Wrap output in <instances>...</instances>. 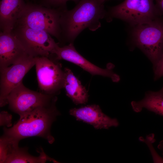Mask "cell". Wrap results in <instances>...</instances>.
Wrapping results in <instances>:
<instances>
[{
    "instance_id": "obj_1",
    "label": "cell",
    "mask_w": 163,
    "mask_h": 163,
    "mask_svg": "<svg viewBox=\"0 0 163 163\" xmlns=\"http://www.w3.org/2000/svg\"><path fill=\"white\" fill-rule=\"evenodd\" d=\"M56 102L39 107L20 117L11 128H4L3 135L1 138L8 143L18 145L19 141L23 139L37 136L45 139L52 144L55 139L51 134V126L60 114L56 106Z\"/></svg>"
},
{
    "instance_id": "obj_2",
    "label": "cell",
    "mask_w": 163,
    "mask_h": 163,
    "mask_svg": "<svg viewBox=\"0 0 163 163\" xmlns=\"http://www.w3.org/2000/svg\"><path fill=\"white\" fill-rule=\"evenodd\" d=\"M104 3L102 0H80L72 9L63 10L60 18L61 43H73L85 29L94 31L100 27V20L105 15Z\"/></svg>"
},
{
    "instance_id": "obj_3",
    "label": "cell",
    "mask_w": 163,
    "mask_h": 163,
    "mask_svg": "<svg viewBox=\"0 0 163 163\" xmlns=\"http://www.w3.org/2000/svg\"><path fill=\"white\" fill-rule=\"evenodd\" d=\"M64 10L26 3L16 25L45 31L55 37L61 43L60 18L62 12Z\"/></svg>"
},
{
    "instance_id": "obj_4",
    "label": "cell",
    "mask_w": 163,
    "mask_h": 163,
    "mask_svg": "<svg viewBox=\"0 0 163 163\" xmlns=\"http://www.w3.org/2000/svg\"><path fill=\"white\" fill-rule=\"evenodd\" d=\"M133 35L137 46L155 66L163 53V19L136 25Z\"/></svg>"
},
{
    "instance_id": "obj_5",
    "label": "cell",
    "mask_w": 163,
    "mask_h": 163,
    "mask_svg": "<svg viewBox=\"0 0 163 163\" xmlns=\"http://www.w3.org/2000/svg\"><path fill=\"white\" fill-rule=\"evenodd\" d=\"M35 65L40 92L56 96L63 88L65 73L61 64L53 56L35 57Z\"/></svg>"
},
{
    "instance_id": "obj_6",
    "label": "cell",
    "mask_w": 163,
    "mask_h": 163,
    "mask_svg": "<svg viewBox=\"0 0 163 163\" xmlns=\"http://www.w3.org/2000/svg\"><path fill=\"white\" fill-rule=\"evenodd\" d=\"M109 14L136 26L150 22L161 15L153 0H125L111 8Z\"/></svg>"
},
{
    "instance_id": "obj_7",
    "label": "cell",
    "mask_w": 163,
    "mask_h": 163,
    "mask_svg": "<svg viewBox=\"0 0 163 163\" xmlns=\"http://www.w3.org/2000/svg\"><path fill=\"white\" fill-rule=\"evenodd\" d=\"M57 100L56 96L31 90L26 87L22 82L11 91L7 98L9 108L20 117L39 107L56 102Z\"/></svg>"
},
{
    "instance_id": "obj_8",
    "label": "cell",
    "mask_w": 163,
    "mask_h": 163,
    "mask_svg": "<svg viewBox=\"0 0 163 163\" xmlns=\"http://www.w3.org/2000/svg\"><path fill=\"white\" fill-rule=\"evenodd\" d=\"M28 53L34 56L50 57L59 44L47 32L16 24L11 31Z\"/></svg>"
},
{
    "instance_id": "obj_9",
    "label": "cell",
    "mask_w": 163,
    "mask_h": 163,
    "mask_svg": "<svg viewBox=\"0 0 163 163\" xmlns=\"http://www.w3.org/2000/svg\"><path fill=\"white\" fill-rule=\"evenodd\" d=\"M35 65V57L29 55L0 70V105L7 104V98L11 91L22 82L23 78Z\"/></svg>"
},
{
    "instance_id": "obj_10",
    "label": "cell",
    "mask_w": 163,
    "mask_h": 163,
    "mask_svg": "<svg viewBox=\"0 0 163 163\" xmlns=\"http://www.w3.org/2000/svg\"><path fill=\"white\" fill-rule=\"evenodd\" d=\"M52 54L56 60L63 59L73 63L92 75L107 77L115 82L120 80V76L113 71V67L108 66L106 69H102L92 64L77 51L73 43L62 46L58 45L53 51Z\"/></svg>"
},
{
    "instance_id": "obj_11",
    "label": "cell",
    "mask_w": 163,
    "mask_h": 163,
    "mask_svg": "<svg viewBox=\"0 0 163 163\" xmlns=\"http://www.w3.org/2000/svg\"><path fill=\"white\" fill-rule=\"evenodd\" d=\"M29 55L31 56L12 31H1L0 69L9 66Z\"/></svg>"
},
{
    "instance_id": "obj_12",
    "label": "cell",
    "mask_w": 163,
    "mask_h": 163,
    "mask_svg": "<svg viewBox=\"0 0 163 163\" xmlns=\"http://www.w3.org/2000/svg\"><path fill=\"white\" fill-rule=\"evenodd\" d=\"M69 113L77 120L90 124L97 129H108L111 127H117L119 125L116 119L111 118L104 113L98 105L72 108Z\"/></svg>"
},
{
    "instance_id": "obj_13",
    "label": "cell",
    "mask_w": 163,
    "mask_h": 163,
    "mask_svg": "<svg viewBox=\"0 0 163 163\" xmlns=\"http://www.w3.org/2000/svg\"><path fill=\"white\" fill-rule=\"evenodd\" d=\"M26 4L24 0H2L1 1V31L11 32L12 31Z\"/></svg>"
},
{
    "instance_id": "obj_14",
    "label": "cell",
    "mask_w": 163,
    "mask_h": 163,
    "mask_svg": "<svg viewBox=\"0 0 163 163\" xmlns=\"http://www.w3.org/2000/svg\"><path fill=\"white\" fill-rule=\"evenodd\" d=\"M64 71L63 88L65 89L66 95L76 105L85 104L88 97L85 88L70 69L65 68Z\"/></svg>"
},
{
    "instance_id": "obj_15",
    "label": "cell",
    "mask_w": 163,
    "mask_h": 163,
    "mask_svg": "<svg viewBox=\"0 0 163 163\" xmlns=\"http://www.w3.org/2000/svg\"><path fill=\"white\" fill-rule=\"evenodd\" d=\"M6 142L8 151L5 163H43L48 160L57 162L54 159L48 157L42 149L39 151V156L35 157L29 154L26 148H21L18 147V145H14Z\"/></svg>"
},
{
    "instance_id": "obj_16",
    "label": "cell",
    "mask_w": 163,
    "mask_h": 163,
    "mask_svg": "<svg viewBox=\"0 0 163 163\" xmlns=\"http://www.w3.org/2000/svg\"><path fill=\"white\" fill-rule=\"evenodd\" d=\"M131 105L136 112H140L145 108L163 116V94L159 91H147L142 99L132 101Z\"/></svg>"
},
{
    "instance_id": "obj_17",
    "label": "cell",
    "mask_w": 163,
    "mask_h": 163,
    "mask_svg": "<svg viewBox=\"0 0 163 163\" xmlns=\"http://www.w3.org/2000/svg\"><path fill=\"white\" fill-rule=\"evenodd\" d=\"M41 5L49 8H59L63 9L66 8V2L69 0H72L78 2L80 0H41Z\"/></svg>"
},
{
    "instance_id": "obj_18",
    "label": "cell",
    "mask_w": 163,
    "mask_h": 163,
    "mask_svg": "<svg viewBox=\"0 0 163 163\" xmlns=\"http://www.w3.org/2000/svg\"><path fill=\"white\" fill-rule=\"evenodd\" d=\"M154 70L155 80L163 76V53L158 61L154 66Z\"/></svg>"
},
{
    "instance_id": "obj_19",
    "label": "cell",
    "mask_w": 163,
    "mask_h": 163,
    "mask_svg": "<svg viewBox=\"0 0 163 163\" xmlns=\"http://www.w3.org/2000/svg\"><path fill=\"white\" fill-rule=\"evenodd\" d=\"M0 125L9 127L12 125V116L8 112L2 111L0 114Z\"/></svg>"
},
{
    "instance_id": "obj_20",
    "label": "cell",
    "mask_w": 163,
    "mask_h": 163,
    "mask_svg": "<svg viewBox=\"0 0 163 163\" xmlns=\"http://www.w3.org/2000/svg\"><path fill=\"white\" fill-rule=\"evenodd\" d=\"M8 145L6 142L0 138V162L5 163L8 154Z\"/></svg>"
},
{
    "instance_id": "obj_21",
    "label": "cell",
    "mask_w": 163,
    "mask_h": 163,
    "mask_svg": "<svg viewBox=\"0 0 163 163\" xmlns=\"http://www.w3.org/2000/svg\"><path fill=\"white\" fill-rule=\"evenodd\" d=\"M155 6L161 15L163 14V0H155Z\"/></svg>"
},
{
    "instance_id": "obj_22",
    "label": "cell",
    "mask_w": 163,
    "mask_h": 163,
    "mask_svg": "<svg viewBox=\"0 0 163 163\" xmlns=\"http://www.w3.org/2000/svg\"><path fill=\"white\" fill-rule=\"evenodd\" d=\"M158 148L162 152V154L163 155V140L160 141L158 144Z\"/></svg>"
},
{
    "instance_id": "obj_23",
    "label": "cell",
    "mask_w": 163,
    "mask_h": 163,
    "mask_svg": "<svg viewBox=\"0 0 163 163\" xmlns=\"http://www.w3.org/2000/svg\"><path fill=\"white\" fill-rule=\"evenodd\" d=\"M159 91L162 94H163V87L160 91Z\"/></svg>"
},
{
    "instance_id": "obj_24",
    "label": "cell",
    "mask_w": 163,
    "mask_h": 163,
    "mask_svg": "<svg viewBox=\"0 0 163 163\" xmlns=\"http://www.w3.org/2000/svg\"><path fill=\"white\" fill-rule=\"evenodd\" d=\"M102 0L104 2L105 1H106V0Z\"/></svg>"
},
{
    "instance_id": "obj_25",
    "label": "cell",
    "mask_w": 163,
    "mask_h": 163,
    "mask_svg": "<svg viewBox=\"0 0 163 163\" xmlns=\"http://www.w3.org/2000/svg\"></svg>"
}]
</instances>
